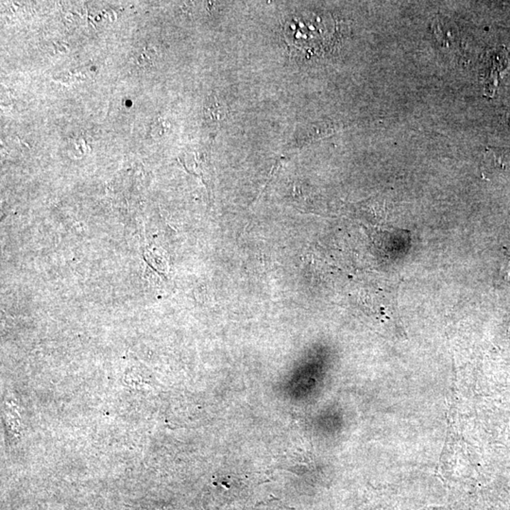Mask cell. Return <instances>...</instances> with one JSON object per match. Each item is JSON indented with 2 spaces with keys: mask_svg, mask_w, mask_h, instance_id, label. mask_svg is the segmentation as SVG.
Segmentation results:
<instances>
[{
  "mask_svg": "<svg viewBox=\"0 0 510 510\" xmlns=\"http://www.w3.org/2000/svg\"><path fill=\"white\" fill-rule=\"evenodd\" d=\"M230 110L215 94H210L203 104V116L208 127L216 130L227 120Z\"/></svg>",
  "mask_w": 510,
  "mask_h": 510,
  "instance_id": "6da1fadb",
  "label": "cell"
},
{
  "mask_svg": "<svg viewBox=\"0 0 510 510\" xmlns=\"http://www.w3.org/2000/svg\"><path fill=\"white\" fill-rule=\"evenodd\" d=\"M335 125L332 123H316L306 127L305 130L298 134V143L306 144L314 139L324 138L335 131Z\"/></svg>",
  "mask_w": 510,
  "mask_h": 510,
  "instance_id": "7a4b0ae2",
  "label": "cell"
},
{
  "mask_svg": "<svg viewBox=\"0 0 510 510\" xmlns=\"http://www.w3.org/2000/svg\"><path fill=\"white\" fill-rule=\"evenodd\" d=\"M487 160L489 165L502 169L510 168V153L507 151H489L487 155Z\"/></svg>",
  "mask_w": 510,
  "mask_h": 510,
  "instance_id": "3957f363",
  "label": "cell"
},
{
  "mask_svg": "<svg viewBox=\"0 0 510 510\" xmlns=\"http://www.w3.org/2000/svg\"><path fill=\"white\" fill-rule=\"evenodd\" d=\"M502 273L505 278L510 280V248H506L505 253V260L502 266Z\"/></svg>",
  "mask_w": 510,
  "mask_h": 510,
  "instance_id": "277c9868",
  "label": "cell"
}]
</instances>
